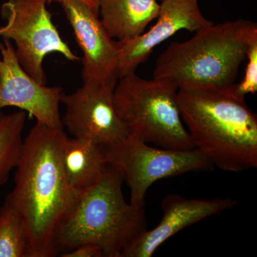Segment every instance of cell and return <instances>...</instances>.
<instances>
[{"mask_svg": "<svg viewBox=\"0 0 257 257\" xmlns=\"http://www.w3.org/2000/svg\"><path fill=\"white\" fill-rule=\"evenodd\" d=\"M63 128L37 121L23 140L15 186L4 204L14 209L26 226L31 257L56 255V226L75 194L64 173Z\"/></svg>", "mask_w": 257, "mask_h": 257, "instance_id": "1", "label": "cell"}, {"mask_svg": "<svg viewBox=\"0 0 257 257\" xmlns=\"http://www.w3.org/2000/svg\"><path fill=\"white\" fill-rule=\"evenodd\" d=\"M227 88L180 87L181 116L195 148L230 172L257 167V116Z\"/></svg>", "mask_w": 257, "mask_h": 257, "instance_id": "2", "label": "cell"}, {"mask_svg": "<svg viewBox=\"0 0 257 257\" xmlns=\"http://www.w3.org/2000/svg\"><path fill=\"white\" fill-rule=\"evenodd\" d=\"M123 182L119 172L108 165L92 187L76 192L55 227L56 255L92 243L101 247L104 256L121 257L128 245L146 231L145 207L126 202Z\"/></svg>", "mask_w": 257, "mask_h": 257, "instance_id": "3", "label": "cell"}, {"mask_svg": "<svg viewBox=\"0 0 257 257\" xmlns=\"http://www.w3.org/2000/svg\"><path fill=\"white\" fill-rule=\"evenodd\" d=\"M255 39L257 25L250 20L212 23L187 41L171 43L157 57L153 78L168 79L178 88L233 87Z\"/></svg>", "mask_w": 257, "mask_h": 257, "instance_id": "4", "label": "cell"}, {"mask_svg": "<svg viewBox=\"0 0 257 257\" xmlns=\"http://www.w3.org/2000/svg\"><path fill=\"white\" fill-rule=\"evenodd\" d=\"M178 89L168 79L126 74L114 88L115 110L130 134L145 143L170 150H193L195 147L179 111Z\"/></svg>", "mask_w": 257, "mask_h": 257, "instance_id": "5", "label": "cell"}, {"mask_svg": "<svg viewBox=\"0 0 257 257\" xmlns=\"http://www.w3.org/2000/svg\"><path fill=\"white\" fill-rule=\"evenodd\" d=\"M103 148L108 165L117 170L127 184L130 202L140 207H145L147 193L157 181L214 168L197 148L175 150L151 147L131 134Z\"/></svg>", "mask_w": 257, "mask_h": 257, "instance_id": "6", "label": "cell"}, {"mask_svg": "<svg viewBox=\"0 0 257 257\" xmlns=\"http://www.w3.org/2000/svg\"><path fill=\"white\" fill-rule=\"evenodd\" d=\"M47 4V0H9L1 8L6 25L0 37L15 42L20 65L42 84L47 83L43 61L47 55L57 52L69 61L79 60L61 37Z\"/></svg>", "mask_w": 257, "mask_h": 257, "instance_id": "7", "label": "cell"}, {"mask_svg": "<svg viewBox=\"0 0 257 257\" xmlns=\"http://www.w3.org/2000/svg\"><path fill=\"white\" fill-rule=\"evenodd\" d=\"M117 82H83L75 92L62 94L66 108L63 126L73 138L101 146L118 143L130 135L115 110L114 91Z\"/></svg>", "mask_w": 257, "mask_h": 257, "instance_id": "8", "label": "cell"}, {"mask_svg": "<svg viewBox=\"0 0 257 257\" xmlns=\"http://www.w3.org/2000/svg\"><path fill=\"white\" fill-rule=\"evenodd\" d=\"M62 94V87H47L23 68L10 40L0 42V109L15 106L38 122L64 128L60 111Z\"/></svg>", "mask_w": 257, "mask_h": 257, "instance_id": "9", "label": "cell"}, {"mask_svg": "<svg viewBox=\"0 0 257 257\" xmlns=\"http://www.w3.org/2000/svg\"><path fill=\"white\" fill-rule=\"evenodd\" d=\"M63 8L83 52L84 82H117L118 41L106 31L99 15L80 0H55Z\"/></svg>", "mask_w": 257, "mask_h": 257, "instance_id": "10", "label": "cell"}, {"mask_svg": "<svg viewBox=\"0 0 257 257\" xmlns=\"http://www.w3.org/2000/svg\"><path fill=\"white\" fill-rule=\"evenodd\" d=\"M157 23L149 31L133 40L118 41V79L135 72L154 50L181 30L195 32L214 23L199 9L198 0H160Z\"/></svg>", "mask_w": 257, "mask_h": 257, "instance_id": "11", "label": "cell"}, {"mask_svg": "<svg viewBox=\"0 0 257 257\" xmlns=\"http://www.w3.org/2000/svg\"><path fill=\"white\" fill-rule=\"evenodd\" d=\"M236 204V200L231 198L187 199L169 194L162 202L163 216L160 223L139 235L121 257H151L161 245L179 231L209 216L232 209Z\"/></svg>", "mask_w": 257, "mask_h": 257, "instance_id": "12", "label": "cell"}, {"mask_svg": "<svg viewBox=\"0 0 257 257\" xmlns=\"http://www.w3.org/2000/svg\"><path fill=\"white\" fill-rule=\"evenodd\" d=\"M157 0H99V15L108 35L118 41L143 35L160 13Z\"/></svg>", "mask_w": 257, "mask_h": 257, "instance_id": "13", "label": "cell"}, {"mask_svg": "<svg viewBox=\"0 0 257 257\" xmlns=\"http://www.w3.org/2000/svg\"><path fill=\"white\" fill-rule=\"evenodd\" d=\"M62 162L67 182L75 192L92 187L108 166L103 146L90 140L68 137L62 146Z\"/></svg>", "mask_w": 257, "mask_h": 257, "instance_id": "14", "label": "cell"}, {"mask_svg": "<svg viewBox=\"0 0 257 257\" xmlns=\"http://www.w3.org/2000/svg\"><path fill=\"white\" fill-rule=\"evenodd\" d=\"M26 119L25 111L8 114L0 111V187L6 184L10 172L18 165Z\"/></svg>", "mask_w": 257, "mask_h": 257, "instance_id": "15", "label": "cell"}, {"mask_svg": "<svg viewBox=\"0 0 257 257\" xmlns=\"http://www.w3.org/2000/svg\"><path fill=\"white\" fill-rule=\"evenodd\" d=\"M0 257H31L26 226L18 213L5 204L0 209Z\"/></svg>", "mask_w": 257, "mask_h": 257, "instance_id": "16", "label": "cell"}, {"mask_svg": "<svg viewBox=\"0 0 257 257\" xmlns=\"http://www.w3.org/2000/svg\"><path fill=\"white\" fill-rule=\"evenodd\" d=\"M246 60L244 77L241 82L236 83L234 93L240 98L245 99L247 94L257 92V39H255L248 48Z\"/></svg>", "mask_w": 257, "mask_h": 257, "instance_id": "17", "label": "cell"}, {"mask_svg": "<svg viewBox=\"0 0 257 257\" xmlns=\"http://www.w3.org/2000/svg\"><path fill=\"white\" fill-rule=\"evenodd\" d=\"M62 257H102L104 252L101 247L96 244L85 243L77 246L74 249L62 253Z\"/></svg>", "mask_w": 257, "mask_h": 257, "instance_id": "18", "label": "cell"}, {"mask_svg": "<svg viewBox=\"0 0 257 257\" xmlns=\"http://www.w3.org/2000/svg\"><path fill=\"white\" fill-rule=\"evenodd\" d=\"M48 3L55 2V0H47ZM84 4L88 5L91 9L94 10L96 13L99 15V0H80Z\"/></svg>", "mask_w": 257, "mask_h": 257, "instance_id": "19", "label": "cell"}]
</instances>
